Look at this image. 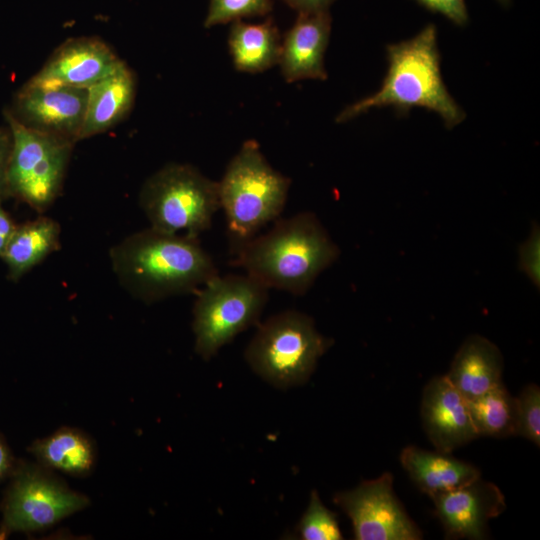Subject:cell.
Masks as SVG:
<instances>
[{"label": "cell", "mask_w": 540, "mask_h": 540, "mask_svg": "<svg viewBox=\"0 0 540 540\" xmlns=\"http://www.w3.org/2000/svg\"><path fill=\"white\" fill-rule=\"evenodd\" d=\"M503 357L488 339L469 336L458 349L446 376L467 399L478 397L501 384Z\"/></svg>", "instance_id": "obj_17"}, {"label": "cell", "mask_w": 540, "mask_h": 540, "mask_svg": "<svg viewBox=\"0 0 540 540\" xmlns=\"http://www.w3.org/2000/svg\"><path fill=\"white\" fill-rule=\"evenodd\" d=\"M292 9L300 13L326 11L335 0H282Z\"/></svg>", "instance_id": "obj_29"}, {"label": "cell", "mask_w": 540, "mask_h": 540, "mask_svg": "<svg viewBox=\"0 0 540 540\" xmlns=\"http://www.w3.org/2000/svg\"><path fill=\"white\" fill-rule=\"evenodd\" d=\"M503 5H508L510 3V0H498Z\"/></svg>", "instance_id": "obj_32"}, {"label": "cell", "mask_w": 540, "mask_h": 540, "mask_svg": "<svg viewBox=\"0 0 540 540\" xmlns=\"http://www.w3.org/2000/svg\"><path fill=\"white\" fill-rule=\"evenodd\" d=\"M11 475L2 504L0 538L17 531L47 529L90 503L39 463H19Z\"/></svg>", "instance_id": "obj_9"}, {"label": "cell", "mask_w": 540, "mask_h": 540, "mask_svg": "<svg viewBox=\"0 0 540 540\" xmlns=\"http://www.w3.org/2000/svg\"><path fill=\"white\" fill-rule=\"evenodd\" d=\"M516 402V435L540 446V389L537 385H527Z\"/></svg>", "instance_id": "obj_25"}, {"label": "cell", "mask_w": 540, "mask_h": 540, "mask_svg": "<svg viewBox=\"0 0 540 540\" xmlns=\"http://www.w3.org/2000/svg\"><path fill=\"white\" fill-rule=\"evenodd\" d=\"M139 205L150 227L198 238L220 208L218 182L192 165L169 163L143 183Z\"/></svg>", "instance_id": "obj_5"}, {"label": "cell", "mask_w": 540, "mask_h": 540, "mask_svg": "<svg viewBox=\"0 0 540 540\" xmlns=\"http://www.w3.org/2000/svg\"><path fill=\"white\" fill-rule=\"evenodd\" d=\"M331 344L316 330L312 318L288 310L259 326L245 358L260 377L285 389L304 384Z\"/></svg>", "instance_id": "obj_6"}, {"label": "cell", "mask_w": 540, "mask_h": 540, "mask_svg": "<svg viewBox=\"0 0 540 540\" xmlns=\"http://www.w3.org/2000/svg\"><path fill=\"white\" fill-rule=\"evenodd\" d=\"M421 418L429 440L440 452L451 453L479 437L467 399L445 375L434 377L425 386Z\"/></svg>", "instance_id": "obj_14"}, {"label": "cell", "mask_w": 540, "mask_h": 540, "mask_svg": "<svg viewBox=\"0 0 540 540\" xmlns=\"http://www.w3.org/2000/svg\"><path fill=\"white\" fill-rule=\"evenodd\" d=\"M467 402L478 436L516 435V402L503 383Z\"/></svg>", "instance_id": "obj_22"}, {"label": "cell", "mask_w": 540, "mask_h": 540, "mask_svg": "<svg viewBox=\"0 0 540 540\" xmlns=\"http://www.w3.org/2000/svg\"><path fill=\"white\" fill-rule=\"evenodd\" d=\"M88 89L26 82L7 110L24 126L75 143L81 140Z\"/></svg>", "instance_id": "obj_11"}, {"label": "cell", "mask_w": 540, "mask_h": 540, "mask_svg": "<svg viewBox=\"0 0 540 540\" xmlns=\"http://www.w3.org/2000/svg\"><path fill=\"white\" fill-rule=\"evenodd\" d=\"M332 18L328 10L300 13L281 40L278 64L287 82L327 79L324 54L328 46Z\"/></svg>", "instance_id": "obj_15"}, {"label": "cell", "mask_w": 540, "mask_h": 540, "mask_svg": "<svg viewBox=\"0 0 540 540\" xmlns=\"http://www.w3.org/2000/svg\"><path fill=\"white\" fill-rule=\"evenodd\" d=\"M446 538L479 540L486 537L490 519L504 512L505 497L493 483L480 478L430 497Z\"/></svg>", "instance_id": "obj_12"}, {"label": "cell", "mask_w": 540, "mask_h": 540, "mask_svg": "<svg viewBox=\"0 0 540 540\" xmlns=\"http://www.w3.org/2000/svg\"><path fill=\"white\" fill-rule=\"evenodd\" d=\"M386 49L389 66L381 88L343 109L336 122H346L371 108L386 106L394 107L400 116L407 115L413 107L425 108L439 114L447 128L464 120V111L446 89L441 76L434 24Z\"/></svg>", "instance_id": "obj_3"}, {"label": "cell", "mask_w": 540, "mask_h": 540, "mask_svg": "<svg viewBox=\"0 0 540 540\" xmlns=\"http://www.w3.org/2000/svg\"><path fill=\"white\" fill-rule=\"evenodd\" d=\"M15 466L10 450L0 436V482L12 474Z\"/></svg>", "instance_id": "obj_31"}, {"label": "cell", "mask_w": 540, "mask_h": 540, "mask_svg": "<svg viewBox=\"0 0 540 540\" xmlns=\"http://www.w3.org/2000/svg\"><path fill=\"white\" fill-rule=\"evenodd\" d=\"M12 137L8 195L43 213L61 194L74 141L30 129L4 112Z\"/></svg>", "instance_id": "obj_8"}, {"label": "cell", "mask_w": 540, "mask_h": 540, "mask_svg": "<svg viewBox=\"0 0 540 540\" xmlns=\"http://www.w3.org/2000/svg\"><path fill=\"white\" fill-rule=\"evenodd\" d=\"M61 227L46 216L16 226L1 258L8 266L9 278L18 280L48 255L59 250Z\"/></svg>", "instance_id": "obj_19"}, {"label": "cell", "mask_w": 540, "mask_h": 540, "mask_svg": "<svg viewBox=\"0 0 540 540\" xmlns=\"http://www.w3.org/2000/svg\"><path fill=\"white\" fill-rule=\"evenodd\" d=\"M268 288L248 274L209 279L193 307L195 351L208 360L233 338L256 324L268 300Z\"/></svg>", "instance_id": "obj_7"}, {"label": "cell", "mask_w": 540, "mask_h": 540, "mask_svg": "<svg viewBox=\"0 0 540 540\" xmlns=\"http://www.w3.org/2000/svg\"><path fill=\"white\" fill-rule=\"evenodd\" d=\"M109 258L120 284L146 303L199 290L218 274L198 238L152 227L114 245Z\"/></svg>", "instance_id": "obj_1"}, {"label": "cell", "mask_w": 540, "mask_h": 540, "mask_svg": "<svg viewBox=\"0 0 540 540\" xmlns=\"http://www.w3.org/2000/svg\"><path fill=\"white\" fill-rule=\"evenodd\" d=\"M16 226L9 214L2 208L0 201V257H2Z\"/></svg>", "instance_id": "obj_30"}, {"label": "cell", "mask_w": 540, "mask_h": 540, "mask_svg": "<svg viewBox=\"0 0 540 540\" xmlns=\"http://www.w3.org/2000/svg\"><path fill=\"white\" fill-rule=\"evenodd\" d=\"M289 186L290 179L270 166L255 140L243 143L218 182L234 250L280 215Z\"/></svg>", "instance_id": "obj_4"}, {"label": "cell", "mask_w": 540, "mask_h": 540, "mask_svg": "<svg viewBox=\"0 0 540 540\" xmlns=\"http://www.w3.org/2000/svg\"><path fill=\"white\" fill-rule=\"evenodd\" d=\"M432 13H440L455 25L464 26L469 19L465 0H415Z\"/></svg>", "instance_id": "obj_27"}, {"label": "cell", "mask_w": 540, "mask_h": 540, "mask_svg": "<svg viewBox=\"0 0 540 540\" xmlns=\"http://www.w3.org/2000/svg\"><path fill=\"white\" fill-rule=\"evenodd\" d=\"M271 10L272 0H210L204 26L210 28L245 17L264 16Z\"/></svg>", "instance_id": "obj_24"}, {"label": "cell", "mask_w": 540, "mask_h": 540, "mask_svg": "<svg viewBox=\"0 0 540 540\" xmlns=\"http://www.w3.org/2000/svg\"><path fill=\"white\" fill-rule=\"evenodd\" d=\"M12 148L11 132L0 127V201L9 197L7 189V169Z\"/></svg>", "instance_id": "obj_28"}, {"label": "cell", "mask_w": 540, "mask_h": 540, "mask_svg": "<svg viewBox=\"0 0 540 540\" xmlns=\"http://www.w3.org/2000/svg\"><path fill=\"white\" fill-rule=\"evenodd\" d=\"M540 235L536 226L530 237L521 245L519 251L520 267L532 282L539 286Z\"/></svg>", "instance_id": "obj_26"}, {"label": "cell", "mask_w": 540, "mask_h": 540, "mask_svg": "<svg viewBox=\"0 0 540 540\" xmlns=\"http://www.w3.org/2000/svg\"><path fill=\"white\" fill-rule=\"evenodd\" d=\"M333 501L350 518L357 540H418L421 531L410 519L393 491V476L362 482L337 493Z\"/></svg>", "instance_id": "obj_10"}, {"label": "cell", "mask_w": 540, "mask_h": 540, "mask_svg": "<svg viewBox=\"0 0 540 540\" xmlns=\"http://www.w3.org/2000/svg\"><path fill=\"white\" fill-rule=\"evenodd\" d=\"M233 264L268 289L303 295L339 256V249L315 214L298 213L276 221L263 235L235 250Z\"/></svg>", "instance_id": "obj_2"}, {"label": "cell", "mask_w": 540, "mask_h": 540, "mask_svg": "<svg viewBox=\"0 0 540 540\" xmlns=\"http://www.w3.org/2000/svg\"><path fill=\"white\" fill-rule=\"evenodd\" d=\"M121 61L102 39L74 37L59 45L28 82L88 89L113 72Z\"/></svg>", "instance_id": "obj_13"}, {"label": "cell", "mask_w": 540, "mask_h": 540, "mask_svg": "<svg viewBox=\"0 0 540 540\" xmlns=\"http://www.w3.org/2000/svg\"><path fill=\"white\" fill-rule=\"evenodd\" d=\"M29 451L45 468L73 477L90 474L96 460L93 441L84 432L71 427L60 428L34 441Z\"/></svg>", "instance_id": "obj_20"}, {"label": "cell", "mask_w": 540, "mask_h": 540, "mask_svg": "<svg viewBox=\"0 0 540 540\" xmlns=\"http://www.w3.org/2000/svg\"><path fill=\"white\" fill-rule=\"evenodd\" d=\"M400 461L412 481L429 497L480 478V471L472 464L437 450L431 452L410 445L402 450Z\"/></svg>", "instance_id": "obj_18"}, {"label": "cell", "mask_w": 540, "mask_h": 540, "mask_svg": "<svg viewBox=\"0 0 540 540\" xmlns=\"http://www.w3.org/2000/svg\"><path fill=\"white\" fill-rule=\"evenodd\" d=\"M136 95V77L122 60L109 75L88 88L81 140L103 133L131 111Z\"/></svg>", "instance_id": "obj_16"}, {"label": "cell", "mask_w": 540, "mask_h": 540, "mask_svg": "<svg viewBox=\"0 0 540 540\" xmlns=\"http://www.w3.org/2000/svg\"><path fill=\"white\" fill-rule=\"evenodd\" d=\"M281 37L272 19L251 24L242 20L232 22L228 45L233 64L238 71L263 72L278 64Z\"/></svg>", "instance_id": "obj_21"}, {"label": "cell", "mask_w": 540, "mask_h": 540, "mask_svg": "<svg viewBox=\"0 0 540 540\" xmlns=\"http://www.w3.org/2000/svg\"><path fill=\"white\" fill-rule=\"evenodd\" d=\"M297 530L304 540L343 539L336 514L321 501L318 493L312 491L307 509L302 515Z\"/></svg>", "instance_id": "obj_23"}]
</instances>
